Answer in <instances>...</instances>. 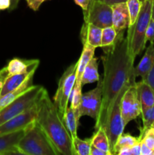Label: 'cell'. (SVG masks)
Masks as SVG:
<instances>
[{"label":"cell","mask_w":154,"mask_h":155,"mask_svg":"<svg viewBox=\"0 0 154 155\" xmlns=\"http://www.w3.org/2000/svg\"><path fill=\"white\" fill-rule=\"evenodd\" d=\"M8 70L6 67L0 69V92H1V89L2 88L3 84H4V82L5 80V79L8 77Z\"/></svg>","instance_id":"cell-32"},{"label":"cell","mask_w":154,"mask_h":155,"mask_svg":"<svg viewBox=\"0 0 154 155\" xmlns=\"http://www.w3.org/2000/svg\"><path fill=\"white\" fill-rule=\"evenodd\" d=\"M118 37V33L113 26L103 28L101 48L103 49L112 46Z\"/></svg>","instance_id":"cell-27"},{"label":"cell","mask_w":154,"mask_h":155,"mask_svg":"<svg viewBox=\"0 0 154 155\" xmlns=\"http://www.w3.org/2000/svg\"><path fill=\"white\" fill-rule=\"evenodd\" d=\"M20 0H11V5L9 8V11H13L18 7Z\"/></svg>","instance_id":"cell-40"},{"label":"cell","mask_w":154,"mask_h":155,"mask_svg":"<svg viewBox=\"0 0 154 155\" xmlns=\"http://www.w3.org/2000/svg\"><path fill=\"white\" fill-rule=\"evenodd\" d=\"M94 1H95V0H89V6H88V8L90 7L91 5V4L94 2Z\"/></svg>","instance_id":"cell-41"},{"label":"cell","mask_w":154,"mask_h":155,"mask_svg":"<svg viewBox=\"0 0 154 155\" xmlns=\"http://www.w3.org/2000/svg\"><path fill=\"white\" fill-rule=\"evenodd\" d=\"M136 89L142 109H146L154 104V89L145 80L136 82Z\"/></svg>","instance_id":"cell-18"},{"label":"cell","mask_w":154,"mask_h":155,"mask_svg":"<svg viewBox=\"0 0 154 155\" xmlns=\"http://www.w3.org/2000/svg\"><path fill=\"white\" fill-rule=\"evenodd\" d=\"M99 1H103V0H99Z\"/></svg>","instance_id":"cell-44"},{"label":"cell","mask_w":154,"mask_h":155,"mask_svg":"<svg viewBox=\"0 0 154 155\" xmlns=\"http://www.w3.org/2000/svg\"><path fill=\"white\" fill-rule=\"evenodd\" d=\"M63 120L71 137H72V139L78 136H77V130H78L79 120L76 119V117L70 107H68L66 108L64 115H63Z\"/></svg>","instance_id":"cell-24"},{"label":"cell","mask_w":154,"mask_h":155,"mask_svg":"<svg viewBox=\"0 0 154 155\" xmlns=\"http://www.w3.org/2000/svg\"><path fill=\"white\" fill-rule=\"evenodd\" d=\"M91 144L99 149L105 151L108 155H112L110 151V141L105 130L103 127H100L96 130V133H95L91 138Z\"/></svg>","instance_id":"cell-22"},{"label":"cell","mask_w":154,"mask_h":155,"mask_svg":"<svg viewBox=\"0 0 154 155\" xmlns=\"http://www.w3.org/2000/svg\"><path fill=\"white\" fill-rule=\"evenodd\" d=\"M74 155H90L91 138L81 139L76 136L72 139Z\"/></svg>","instance_id":"cell-26"},{"label":"cell","mask_w":154,"mask_h":155,"mask_svg":"<svg viewBox=\"0 0 154 155\" xmlns=\"http://www.w3.org/2000/svg\"><path fill=\"white\" fill-rule=\"evenodd\" d=\"M153 127V128H154V123H153V124H152V127Z\"/></svg>","instance_id":"cell-42"},{"label":"cell","mask_w":154,"mask_h":155,"mask_svg":"<svg viewBox=\"0 0 154 155\" xmlns=\"http://www.w3.org/2000/svg\"><path fill=\"white\" fill-rule=\"evenodd\" d=\"M99 80L100 76L98 74V58L96 57H93L85 68L82 77V85L84 86L85 84L95 83L98 82Z\"/></svg>","instance_id":"cell-21"},{"label":"cell","mask_w":154,"mask_h":155,"mask_svg":"<svg viewBox=\"0 0 154 155\" xmlns=\"http://www.w3.org/2000/svg\"><path fill=\"white\" fill-rule=\"evenodd\" d=\"M39 63L40 61L37 59L24 60V59L15 58L8 62L6 68L9 75H12V74L36 71L39 67Z\"/></svg>","instance_id":"cell-15"},{"label":"cell","mask_w":154,"mask_h":155,"mask_svg":"<svg viewBox=\"0 0 154 155\" xmlns=\"http://www.w3.org/2000/svg\"><path fill=\"white\" fill-rule=\"evenodd\" d=\"M141 139V141L144 142L152 151H154V128L150 127L143 132V134H140L138 136Z\"/></svg>","instance_id":"cell-29"},{"label":"cell","mask_w":154,"mask_h":155,"mask_svg":"<svg viewBox=\"0 0 154 155\" xmlns=\"http://www.w3.org/2000/svg\"><path fill=\"white\" fill-rule=\"evenodd\" d=\"M152 155H154V151H152Z\"/></svg>","instance_id":"cell-43"},{"label":"cell","mask_w":154,"mask_h":155,"mask_svg":"<svg viewBox=\"0 0 154 155\" xmlns=\"http://www.w3.org/2000/svg\"><path fill=\"white\" fill-rule=\"evenodd\" d=\"M102 104V80H98L95 89L85 92L82 96L80 116H88L97 120Z\"/></svg>","instance_id":"cell-10"},{"label":"cell","mask_w":154,"mask_h":155,"mask_svg":"<svg viewBox=\"0 0 154 155\" xmlns=\"http://www.w3.org/2000/svg\"><path fill=\"white\" fill-rule=\"evenodd\" d=\"M152 0H144L135 23L128 27L126 38L128 52L134 59L145 48L146 43L145 39L146 31L152 18Z\"/></svg>","instance_id":"cell-4"},{"label":"cell","mask_w":154,"mask_h":155,"mask_svg":"<svg viewBox=\"0 0 154 155\" xmlns=\"http://www.w3.org/2000/svg\"><path fill=\"white\" fill-rule=\"evenodd\" d=\"M133 84H134V83H133ZM131 85V84H129L126 86L119 92L117 98H116L113 106H112L110 114H109L106 125L104 128L107 133V136H108L109 141H110V151H111L112 155H113L115 144H116L118 138L123 133L124 128L125 127L124 126L122 113H121V99H122V95L125 92L127 88Z\"/></svg>","instance_id":"cell-7"},{"label":"cell","mask_w":154,"mask_h":155,"mask_svg":"<svg viewBox=\"0 0 154 155\" xmlns=\"http://www.w3.org/2000/svg\"><path fill=\"white\" fill-rule=\"evenodd\" d=\"M90 155H108V154H107V153H106L105 151L99 149V148H98L97 147H95V145H93L91 144V146Z\"/></svg>","instance_id":"cell-36"},{"label":"cell","mask_w":154,"mask_h":155,"mask_svg":"<svg viewBox=\"0 0 154 155\" xmlns=\"http://www.w3.org/2000/svg\"><path fill=\"white\" fill-rule=\"evenodd\" d=\"M84 24H92L104 28L113 26V10L110 5L103 1L95 0L88 11L83 13Z\"/></svg>","instance_id":"cell-8"},{"label":"cell","mask_w":154,"mask_h":155,"mask_svg":"<svg viewBox=\"0 0 154 155\" xmlns=\"http://www.w3.org/2000/svg\"><path fill=\"white\" fill-rule=\"evenodd\" d=\"M46 89L39 85H33L12 102L0 110V125L18 116L36 104Z\"/></svg>","instance_id":"cell-5"},{"label":"cell","mask_w":154,"mask_h":155,"mask_svg":"<svg viewBox=\"0 0 154 155\" xmlns=\"http://www.w3.org/2000/svg\"><path fill=\"white\" fill-rule=\"evenodd\" d=\"M146 42H154V18L152 16L146 31Z\"/></svg>","instance_id":"cell-30"},{"label":"cell","mask_w":154,"mask_h":155,"mask_svg":"<svg viewBox=\"0 0 154 155\" xmlns=\"http://www.w3.org/2000/svg\"><path fill=\"white\" fill-rule=\"evenodd\" d=\"M103 2L107 3V5H113L118 4V3H122V2H126L127 0H103Z\"/></svg>","instance_id":"cell-39"},{"label":"cell","mask_w":154,"mask_h":155,"mask_svg":"<svg viewBox=\"0 0 154 155\" xmlns=\"http://www.w3.org/2000/svg\"><path fill=\"white\" fill-rule=\"evenodd\" d=\"M74 1H75V4L82 8L83 13L87 12L89 6V0H74Z\"/></svg>","instance_id":"cell-35"},{"label":"cell","mask_w":154,"mask_h":155,"mask_svg":"<svg viewBox=\"0 0 154 155\" xmlns=\"http://www.w3.org/2000/svg\"><path fill=\"white\" fill-rule=\"evenodd\" d=\"M131 153L133 155H140V142L131 147Z\"/></svg>","instance_id":"cell-38"},{"label":"cell","mask_w":154,"mask_h":155,"mask_svg":"<svg viewBox=\"0 0 154 155\" xmlns=\"http://www.w3.org/2000/svg\"><path fill=\"white\" fill-rule=\"evenodd\" d=\"M21 154L58 155L59 153L36 120L26 128L24 136L18 144Z\"/></svg>","instance_id":"cell-3"},{"label":"cell","mask_w":154,"mask_h":155,"mask_svg":"<svg viewBox=\"0 0 154 155\" xmlns=\"http://www.w3.org/2000/svg\"><path fill=\"white\" fill-rule=\"evenodd\" d=\"M113 10V27L117 32L125 31L129 27L130 18L126 2L118 3L111 5Z\"/></svg>","instance_id":"cell-13"},{"label":"cell","mask_w":154,"mask_h":155,"mask_svg":"<svg viewBox=\"0 0 154 155\" xmlns=\"http://www.w3.org/2000/svg\"><path fill=\"white\" fill-rule=\"evenodd\" d=\"M82 85L79 83H75L74 84L73 89L71 92L70 96H69V101H70V107L73 110L75 114L76 119L79 121L80 117V105L82 102Z\"/></svg>","instance_id":"cell-23"},{"label":"cell","mask_w":154,"mask_h":155,"mask_svg":"<svg viewBox=\"0 0 154 155\" xmlns=\"http://www.w3.org/2000/svg\"><path fill=\"white\" fill-rule=\"evenodd\" d=\"M25 132L26 128L0 136V155L21 154L18 149V144Z\"/></svg>","instance_id":"cell-12"},{"label":"cell","mask_w":154,"mask_h":155,"mask_svg":"<svg viewBox=\"0 0 154 155\" xmlns=\"http://www.w3.org/2000/svg\"><path fill=\"white\" fill-rule=\"evenodd\" d=\"M95 48L91 46L88 43H83V48L82 51L81 56L77 61V70H76V77H75V83L82 84V77L84 70L86 65L88 64L91 59L94 57L95 54Z\"/></svg>","instance_id":"cell-19"},{"label":"cell","mask_w":154,"mask_h":155,"mask_svg":"<svg viewBox=\"0 0 154 155\" xmlns=\"http://www.w3.org/2000/svg\"><path fill=\"white\" fill-rule=\"evenodd\" d=\"M143 80H145L146 83H149L151 87L154 89V64L152 66V69L150 70L149 73L148 74V75L146 76V77Z\"/></svg>","instance_id":"cell-33"},{"label":"cell","mask_w":154,"mask_h":155,"mask_svg":"<svg viewBox=\"0 0 154 155\" xmlns=\"http://www.w3.org/2000/svg\"><path fill=\"white\" fill-rule=\"evenodd\" d=\"M77 64L78 63L76 62L69 65L63 72V75L59 80L57 91L53 98V102L58 110L62 119L68 107L69 96L75 83Z\"/></svg>","instance_id":"cell-6"},{"label":"cell","mask_w":154,"mask_h":155,"mask_svg":"<svg viewBox=\"0 0 154 155\" xmlns=\"http://www.w3.org/2000/svg\"><path fill=\"white\" fill-rule=\"evenodd\" d=\"M11 5V0H0V11L9 9Z\"/></svg>","instance_id":"cell-37"},{"label":"cell","mask_w":154,"mask_h":155,"mask_svg":"<svg viewBox=\"0 0 154 155\" xmlns=\"http://www.w3.org/2000/svg\"><path fill=\"white\" fill-rule=\"evenodd\" d=\"M141 139L139 137L136 138L134 136H131L129 133H122L116 141L113 150V154H116V152L119 151L120 148H131L134 145H137L139 142H140Z\"/></svg>","instance_id":"cell-25"},{"label":"cell","mask_w":154,"mask_h":155,"mask_svg":"<svg viewBox=\"0 0 154 155\" xmlns=\"http://www.w3.org/2000/svg\"><path fill=\"white\" fill-rule=\"evenodd\" d=\"M102 28L92 24H84L81 30V39L83 43H88L95 48L101 47Z\"/></svg>","instance_id":"cell-14"},{"label":"cell","mask_w":154,"mask_h":155,"mask_svg":"<svg viewBox=\"0 0 154 155\" xmlns=\"http://www.w3.org/2000/svg\"><path fill=\"white\" fill-rule=\"evenodd\" d=\"M36 120L59 154L74 155L72 137L47 90L39 101V110Z\"/></svg>","instance_id":"cell-2"},{"label":"cell","mask_w":154,"mask_h":155,"mask_svg":"<svg viewBox=\"0 0 154 155\" xmlns=\"http://www.w3.org/2000/svg\"><path fill=\"white\" fill-rule=\"evenodd\" d=\"M27 2V5L30 8H31L32 10L36 11L39 10V7L41 6V5L45 1V0H26Z\"/></svg>","instance_id":"cell-31"},{"label":"cell","mask_w":154,"mask_h":155,"mask_svg":"<svg viewBox=\"0 0 154 155\" xmlns=\"http://www.w3.org/2000/svg\"><path fill=\"white\" fill-rule=\"evenodd\" d=\"M140 114L142 116L143 127L140 129V134H143V132L150 128L154 123V104L148 108L142 109Z\"/></svg>","instance_id":"cell-28"},{"label":"cell","mask_w":154,"mask_h":155,"mask_svg":"<svg viewBox=\"0 0 154 155\" xmlns=\"http://www.w3.org/2000/svg\"><path fill=\"white\" fill-rule=\"evenodd\" d=\"M154 64V42H150L146 52L142 57L137 66L134 67V74L136 77H140L144 80L152 69Z\"/></svg>","instance_id":"cell-16"},{"label":"cell","mask_w":154,"mask_h":155,"mask_svg":"<svg viewBox=\"0 0 154 155\" xmlns=\"http://www.w3.org/2000/svg\"><path fill=\"white\" fill-rule=\"evenodd\" d=\"M101 57L104 66L102 79V104L95 128H104L115 100L126 86L136 83L134 59L128 52V41L124 31L118 33L112 46L104 48Z\"/></svg>","instance_id":"cell-1"},{"label":"cell","mask_w":154,"mask_h":155,"mask_svg":"<svg viewBox=\"0 0 154 155\" xmlns=\"http://www.w3.org/2000/svg\"><path fill=\"white\" fill-rule=\"evenodd\" d=\"M39 101L30 108L0 125V136L27 128L36 120L39 110Z\"/></svg>","instance_id":"cell-11"},{"label":"cell","mask_w":154,"mask_h":155,"mask_svg":"<svg viewBox=\"0 0 154 155\" xmlns=\"http://www.w3.org/2000/svg\"><path fill=\"white\" fill-rule=\"evenodd\" d=\"M33 76H32L27 81L24 82L20 87H18V89H14V90L11 91V92H8V93L0 97V110L5 107L8 104H10L11 102H12L14 100L18 98L20 95H21L24 92H27L29 89H30V87L33 86Z\"/></svg>","instance_id":"cell-20"},{"label":"cell","mask_w":154,"mask_h":155,"mask_svg":"<svg viewBox=\"0 0 154 155\" xmlns=\"http://www.w3.org/2000/svg\"><path fill=\"white\" fill-rule=\"evenodd\" d=\"M35 72L36 71H31V72H25L21 73V74L8 75V77L5 80L4 84H3L2 88L1 89L0 97L18 89L24 82L27 81L30 77L34 76Z\"/></svg>","instance_id":"cell-17"},{"label":"cell","mask_w":154,"mask_h":155,"mask_svg":"<svg viewBox=\"0 0 154 155\" xmlns=\"http://www.w3.org/2000/svg\"><path fill=\"white\" fill-rule=\"evenodd\" d=\"M140 155H152V151L142 141H140Z\"/></svg>","instance_id":"cell-34"},{"label":"cell","mask_w":154,"mask_h":155,"mask_svg":"<svg viewBox=\"0 0 154 155\" xmlns=\"http://www.w3.org/2000/svg\"><path fill=\"white\" fill-rule=\"evenodd\" d=\"M121 113L125 127L141 114V105L137 95L136 83L128 86L121 99Z\"/></svg>","instance_id":"cell-9"}]
</instances>
